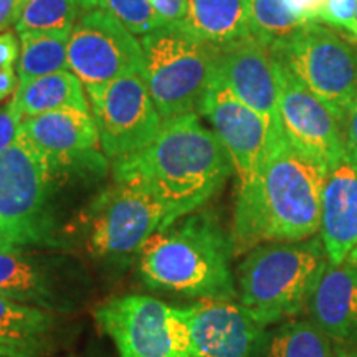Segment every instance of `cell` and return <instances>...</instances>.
I'll return each mask as SVG.
<instances>
[{
    "label": "cell",
    "mask_w": 357,
    "mask_h": 357,
    "mask_svg": "<svg viewBox=\"0 0 357 357\" xmlns=\"http://www.w3.org/2000/svg\"><path fill=\"white\" fill-rule=\"evenodd\" d=\"M141 61L139 40L100 7L71 29L68 70L79 78L86 93L139 70Z\"/></svg>",
    "instance_id": "cell-12"
},
{
    "label": "cell",
    "mask_w": 357,
    "mask_h": 357,
    "mask_svg": "<svg viewBox=\"0 0 357 357\" xmlns=\"http://www.w3.org/2000/svg\"><path fill=\"white\" fill-rule=\"evenodd\" d=\"M344 131H346V146L357 159V102L347 113L344 119Z\"/></svg>",
    "instance_id": "cell-33"
},
{
    "label": "cell",
    "mask_w": 357,
    "mask_h": 357,
    "mask_svg": "<svg viewBox=\"0 0 357 357\" xmlns=\"http://www.w3.org/2000/svg\"><path fill=\"white\" fill-rule=\"evenodd\" d=\"M333 344L311 319H289L266 334L258 357H336Z\"/></svg>",
    "instance_id": "cell-24"
},
{
    "label": "cell",
    "mask_w": 357,
    "mask_h": 357,
    "mask_svg": "<svg viewBox=\"0 0 357 357\" xmlns=\"http://www.w3.org/2000/svg\"><path fill=\"white\" fill-rule=\"evenodd\" d=\"M26 2H29V0H17V17H19L20 10H22V8H24V6H25Z\"/></svg>",
    "instance_id": "cell-38"
},
{
    "label": "cell",
    "mask_w": 357,
    "mask_h": 357,
    "mask_svg": "<svg viewBox=\"0 0 357 357\" xmlns=\"http://www.w3.org/2000/svg\"><path fill=\"white\" fill-rule=\"evenodd\" d=\"M213 83L222 84L240 101L263 116L281 132L278 111V70L271 48L250 35L218 50Z\"/></svg>",
    "instance_id": "cell-16"
},
{
    "label": "cell",
    "mask_w": 357,
    "mask_h": 357,
    "mask_svg": "<svg viewBox=\"0 0 357 357\" xmlns=\"http://www.w3.org/2000/svg\"><path fill=\"white\" fill-rule=\"evenodd\" d=\"M190 319V357H258L266 326L240 303L202 300L187 307Z\"/></svg>",
    "instance_id": "cell-17"
},
{
    "label": "cell",
    "mask_w": 357,
    "mask_h": 357,
    "mask_svg": "<svg viewBox=\"0 0 357 357\" xmlns=\"http://www.w3.org/2000/svg\"><path fill=\"white\" fill-rule=\"evenodd\" d=\"M199 114L207 118L229 153L238 189L247 187L260 172L271 142L283 131H273L263 116L218 83L205 95Z\"/></svg>",
    "instance_id": "cell-13"
},
{
    "label": "cell",
    "mask_w": 357,
    "mask_h": 357,
    "mask_svg": "<svg viewBox=\"0 0 357 357\" xmlns=\"http://www.w3.org/2000/svg\"><path fill=\"white\" fill-rule=\"evenodd\" d=\"M20 56L19 38L13 32L0 33V68H12Z\"/></svg>",
    "instance_id": "cell-32"
},
{
    "label": "cell",
    "mask_w": 357,
    "mask_h": 357,
    "mask_svg": "<svg viewBox=\"0 0 357 357\" xmlns=\"http://www.w3.org/2000/svg\"><path fill=\"white\" fill-rule=\"evenodd\" d=\"M98 8V0H29L15 20L20 32H71L77 22Z\"/></svg>",
    "instance_id": "cell-25"
},
{
    "label": "cell",
    "mask_w": 357,
    "mask_h": 357,
    "mask_svg": "<svg viewBox=\"0 0 357 357\" xmlns=\"http://www.w3.org/2000/svg\"><path fill=\"white\" fill-rule=\"evenodd\" d=\"M0 240H2V236H0Z\"/></svg>",
    "instance_id": "cell-40"
},
{
    "label": "cell",
    "mask_w": 357,
    "mask_h": 357,
    "mask_svg": "<svg viewBox=\"0 0 357 357\" xmlns=\"http://www.w3.org/2000/svg\"><path fill=\"white\" fill-rule=\"evenodd\" d=\"M234 243L211 211H197L160 227L137 257L142 283L199 300L234 301Z\"/></svg>",
    "instance_id": "cell-3"
},
{
    "label": "cell",
    "mask_w": 357,
    "mask_h": 357,
    "mask_svg": "<svg viewBox=\"0 0 357 357\" xmlns=\"http://www.w3.org/2000/svg\"><path fill=\"white\" fill-rule=\"evenodd\" d=\"M12 101L24 119L65 108L89 111L86 89L70 70L19 83Z\"/></svg>",
    "instance_id": "cell-22"
},
{
    "label": "cell",
    "mask_w": 357,
    "mask_h": 357,
    "mask_svg": "<svg viewBox=\"0 0 357 357\" xmlns=\"http://www.w3.org/2000/svg\"><path fill=\"white\" fill-rule=\"evenodd\" d=\"M141 71L162 121L199 113L215 79L218 50L185 29L162 25L141 38Z\"/></svg>",
    "instance_id": "cell-6"
},
{
    "label": "cell",
    "mask_w": 357,
    "mask_h": 357,
    "mask_svg": "<svg viewBox=\"0 0 357 357\" xmlns=\"http://www.w3.org/2000/svg\"><path fill=\"white\" fill-rule=\"evenodd\" d=\"M336 357H357V347H337Z\"/></svg>",
    "instance_id": "cell-36"
},
{
    "label": "cell",
    "mask_w": 357,
    "mask_h": 357,
    "mask_svg": "<svg viewBox=\"0 0 357 357\" xmlns=\"http://www.w3.org/2000/svg\"><path fill=\"white\" fill-rule=\"evenodd\" d=\"M234 172L229 153L199 113L166 119L144 149L113 162L114 178H137L162 204V227L200 211Z\"/></svg>",
    "instance_id": "cell-2"
},
{
    "label": "cell",
    "mask_w": 357,
    "mask_h": 357,
    "mask_svg": "<svg viewBox=\"0 0 357 357\" xmlns=\"http://www.w3.org/2000/svg\"><path fill=\"white\" fill-rule=\"evenodd\" d=\"M303 22L289 10L284 0H250V32L270 48L288 40Z\"/></svg>",
    "instance_id": "cell-26"
},
{
    "label": "cell",
    "mask_w": 357,
    "mask_h": 357,
    "mask_svg": "<svg viewBox=\"0 0 357 357\" xmlns=\"http://www.w3.org/2000/svg\"><path fill=\"white\" fill-rule=\"evenodd\" d=\"M276 70L281 131L296 149L329 169L346 151L344 124L280 61Z\"/></svg>",
    "instance_id": "cell-14"
},
{
    "label": "cell",
    "mask_w": 357,
    "mask_h": 357,
    "mask_svg": "<svg viewBox=\"0 0 357 357\" xmlns=\"http://www.w3.org/2000/svg\"><path fill=\"white\" fill-rule=\"evenodd\" d=\"M17 79L19 77L13 68H0V101L7 100L8 96L15 93L17 86H19Z\"/></svg>",
    "instance_id": "cell-34"
},
{
    "label": "cell",
    "mask_w": 357,
    "mask_h": 357,
    "mask_svg": "<svg viewBox=\"0 0 357 357\" xmlns=\"http://www.w3.org/2000/svg\"><path fill=\"white\" fill-rule=\"evenodd\" d=\"M346 261H349L351 265H354V266H357V245L354 248H352V252L349 253V257H347V260Z\"/></svg>",
    "instance_id": "cell-37"
},
{
    "label": "cell",
    "mask_w": 357,
    "mask_h": 357,
    "mask_svg": "<svg viewBox=\"0 0 357 357\" xmlns=\"http://www.w3.org/2000/svg\"><path fill=\"white\" fill-rule=\"evenodd\" d=\"M357 0H326L319 24L329 25L349 42H357Z\"/></svg>",
    "instance_id": "cell-28"
},
{
    "label": "cell",
    "mask_w": 357,
    "mask_h": 357,
    "mask_svg": "<svg viewBox=\"0 0 357 357\" xmlns=\"http://www.w3.org/2000/svg\"><path fill=\"white\" fill-rule=\"evenodd\" d=\"M310 318L336 344H357V266H326L307 305Z\"/></svg>",
    "instance_id": "cell-19"
},
{
    "label": "cell",
    "mask_w": 357,
    "mask_h": 357,
    "mask_svg": "<svg viewBox=\"0 0 357 357\" xmlns=\"http://www.w3.org/2000/svg\"><path fill=\"white\" fill-rule=\"evenodd\" d=\"M22 114L10 100L7 105L0 106V154L13 144L22 129Z\"/></svg>",
    "instance_id": "cell-29"
},
{
    "label": "cell",
    "mask_w": 357,
    "mask_h": 357,
    "mask_svg": "<svg viewBox=\"0 0 357 357\" xmlns=\"http://www.w3.org/2000/svg\"><path fill=\"white\" fill-rule=\"evenodd\" d=\"M319 236L331 265L344 263L357 245V159L347 146L328 169Z\"/></svg>",
    "instance_id": "cell-18"
},
{
    "label": "cell",
    "mask_w": 357,
    "mask_h": 357,
    "mask_svg": "<svg viewBox=\"0 0 357 357\" xmlns=\"http://www.w3.org/2000/svg\"><path fill=\"white\" fill-rule=\"evenodd\" d=\"M98 7L109 13L134 37L154 32L164 24L151 0H98Z\"/></svg>",
    "instance_id": "cell-27"
},
{
    "label": "cell",
    "mask_w": 357,
    "mask_h": 357,
    "mask_svg": "<svg viewBox=\"0 0 357 357\" xmlns=\"http://www.w3.org/2000/svg\"><path fill=\"white\" fill-rule=\"evenodd\" d=\"M328 265L319 235L298 242L258 245L236 270V298L265 326L296 318L307 310Z\"/></svg>",
    "instance_id": "cell-5"
},
{
    "label": "cell",
    "mask_w": 357,
    "mask_h": 357,
    "mask_svg": "<svg viewBox=\"0 0 357 357\" xmlns=\"http://www.w3.org/2000/svg\"><path fill=\"white\" fill-rule=\"evenodd\" d=\"M70 174L56 171L22 131L0 154V236L20 247L66 250V229L56 208Z\"/></svg>",
    "instance_id": "cell-4"
},
{
    "label": "cell",
    "mask_w": 357,
    "mask_h": 357,
    "mask_svg": "<svg viewBox=\"0 0 357 357\" xmlns=\"http://www.w3.org/2000/svg\"><path fill=\"white\" fill-rule=\"evenodd\" d=\"M166 25L184 24L187 17V0H151Z\"/></svg>",
    "instance_id": "cell-30"
},
{
    "label": "cell",
    "mask_w": 357,
    "mask_h": 357,
    "mask_svg": "<svg viewBox=\"0 0 357 357\" xmlns=\"http://www.w3.org/2000/svg\"><path fill=\"white\" fill-rule=\"evenodd\" d=\"M166 211L137 178H114V184L91 200L83 215L89 257L124 271L139 257L147 240L164 225Z\"/></svg>",
    "instance_id": "cell-7"
},
{
    "label": "cell",
    "mask_w": 357,
    "mask_h": 357,
    "mask_svg": "<svg viewBox=\"0 0 357 357\" xmlns=\"http://www.w3.org/2000/svg\"><path fill=\"white\" fill-rule=\"evenodd\" d=\"M68 316L0 296V357H42L63 341Z\"/></svg>",
    "instance_id": "cell-20"
},
{
    "label": "cell",
    "mask_w": 357,
    "mask_h": 357,
    "mask_svg": "<svg viewBox=\"0 0 357 357\" xmlns=\"http://www.w3.org/2000/svg\"><path fill=\"white\" fill-rule=\"evenodd\" d=\"M326 176L324 164L296 149L283 132L276 136L258 176L238 189L230 231L235 255L319 235Z\"/></svg>",
    "instance_id": "cell-1"
},
{
    "label": "cell",
    "mask_w": 357,
    "mask_h": 357,
    "mask_svg": "<svg viewBox=\"0 0 357 357\" xmlns=\"http://www.w3.org/2000/svg\"><path fill=\"white\" fill-rule=\"evenodd\" d=\"M95 318L119 357H190L189 310L146 294H126L98 306Z\"/></svg>",
    "instance_id": "cell-10"
},
{
    "label": "cell",
    "mask_w": 357,
    "mask_h": 357,
    "mask_svg": "<svg viewBox=\"0 0 357 357\" xmlns=\"http://www.w3.org/2000/svg\"><path fill=\"white\" fill-rule=\"evenodd\" d=\"M284 2L303 24H312L319 22V13L326 0H284Z\"/></svg>",
    "instance_id": "cell-31"
},
{
    "label": "cell",
    "mask_w": 357,
    "mask_h": 357,
    "mask_svg": "<svg viewBox=\"0 0 357 357\" xmlns=\"http://www.w3.org/2000/svg\"><path fill=\"white\" fill-rule=\"evenodd\" d=\"M19 83L68 70L70 32H20Z\"/></svg>",
    "instance_id": "cell-23"
},
{
    "label": "cell",
    "mask_w": 357,
    "mask_h": 357,
    "mask_svg": "<svg viewBox=\"0 0 357 357\" xmlns=\"http://www.w3.org/2000/svg\"><path fill=\"white\" fill-rule=\"evenodd\" d=\"M22 131L58 171L78 176H102L100 131L89 111L65 108L22 121Z\"/></svg>",
    "instance_id": "cell-15"
},
{
    "label": "cell",
    "mask_w": 357,
    "mask_h": 357,
    "mask_svg": "<svg viewBox=\"0 0 357 357\" xmlns=\"http://www.w3.org/2000/svg\"><path fill=\"white\" fill-rule=\"evenodd\" d=\"M88 100L101 149L113 162L144 149L162 126L141 68L91 89Z\"/></svg>",
    "instance_id": "cell-11"
},
{
    "label": "cell",
    "mask_w": 357,
    "mask_h": 357,
    "mask_svg": "<svg viewBox=\"0 0 357 357\" xmlns=\"http://www.w3.org/2000/svg\"><path fill=\"white\" fill-rule=\"evenodd\" d=\"M184 26L215 50L252 35L250 0H187Z\"/></svg>",
    "instance_id": "cell-21"
},
{
    "label": "cell",
    "mask_w": 357,
    "mask_h": 357,
    "mask_svg": "<svg viewBox=\"0 0 357 357\" xmlns=\"http://www.w3.org/2000/svg\"><path fill=\"white\" fill-rule=\"evenodd\" d=\"M271 53L344 124L357 102V50L352 42L331 26L312 22L275 45Z\"/></svg>",
    "instance_id": "cell-9"
},
{
    "label": "cell",
    "mask_w": 357,
    "mask_h": 357,
    "mask_svg": "<svg viewBox=\"0 0 357 357\" xmlns=\"http://www.w3.org/2000/svg\"><path fill=\"white\" fill-rule=\"evenodd\" d=\"M356 15H357V8H356Z\"/></svg>",
    "instance_id": "cell-39"
},
{
    "label": "cell",
    "mask_w": 357,
    "mask_h": 357,
    "mask_svg": "<svg viewBox=\"0 0 357 357\" xmlns=\"http://www.w3.org/2000/svg\"><path fill=\"white\" fill-rule=\"evenodd\" d=\"M17 20V0H0V30Z\"/></svg>",
    "instance_id": "cell-35"
},
{
    "label": "cell",
    "mask_w": 357,
    "mask_h": 357,
    "mask_svg": "<svg viewBox=\"0 0 357 357\" xmlns=\"http://www.w3.org/2000/svg\"><path fill=\"white\" fill-rule=\"evenodd\" d=\"M91 293L86 266L68 250L20 247L0 240V296L73 316Z\"/></svg>",
    "instance_id": "cell-8"
}]
</instances>
